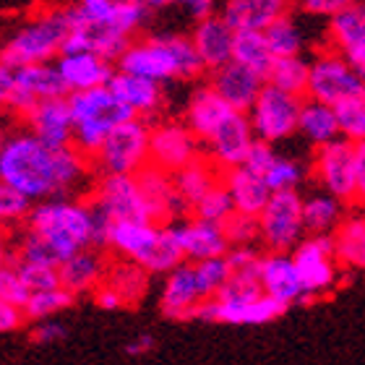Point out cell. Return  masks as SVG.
<instances>
[{
	"label": "cell",
	"mask_w": 365,
	"mask_h": 365,
	"mask_svg": "<svg viewBox=\"0 0 365 365\" xmlns=\"http://www.w3.org/2000/svg\"><path fill=\"white\" fill-rule=\"evenodd\" d=\"M91 160L76 146L50 149L29 128L11 130L0 141V180L31 204L73 198L91 182Z\"/></svg>",
	"instance_id": "6da1fadb"
},
{
	"label": "cell",
	"mask_w": 365,
	"mask_h": 365,
	"mask_svg": "<svg viewBox=\"0 0 365 365\" xmlns=\"http://www.w3.org/2000/svg\"><path fill=\"white\" fill-rule=\"evenodd\" d=\"M110 227L113 222L91 198H47L31 206L26 217V230L42 237L61 264L86 248H107Z\"/></svg>",
	"instance_id": "7a4b0ae2"
},
{
	"label": "cell",
	"mask_w": 365,
	"mask_h": 365,
	"mask_svg": "<svg viewBox=\"0 0 365 365\" xmlns=\"http://www.w3.org/2000/svg\"><path fill=\"white\" fill-rule=\"evenodd\" d=\"M118 71L149 78L162 86L170 81H193L206 73L204 63L190 42V34L178 31L133 39L118 61Z\"/></svg>",
	"instance_id": "3957f363"
},
{
	"label": "cell",
	"mask_w": 365,
	"mask_h": 365,
	"mask_svg": "<svg viewBox=\"0 0 365 365\" xmlns=\"http://www.w3.org/2000/svg\"><path fill=\"white\" fill-rule=\"evenodd\" d=\"M84 14L78 6L55 8L47 14L31 19L6 39L0 47V61L8 63L11 68L34 66V63H50L53 58H61L66 39L78 24H84Z\"/></svg>",
	"instance_id": "277c9868"
},
{
	"label": "cell",
	"mask_w": 365,
	"mask_h": 365,
	"mask_svg": "<svg viewBox=\"0 0 365 365\" xmlns=\"http://www.w3.org/2000/svg\"><path fill=\"white\" fill-rule=\"evenodd\" d=\"M287 313V305L269 297L261 289L259 277L232 274L220 295L196 308V321L206 324H230V327H264Z\"/></svg>",
	"instance_id": "5b68a950"
},
{
	"label": "cell",
	"mask_w": 365,
	"mask_h": 365,
	"mask_svg": "<svg viewBox=\"0 0 365 365\" xmlns=\"http://www.w3.org/2000/svg\"><path fill=\"white\" fill-rule=\"evenodd\" d=\"M107 248L149 274H170L185 261L173 227L157 222H113Z\"/></svg>",
	"instance_id": "8992f818"
},
{
	"label": "cell",
	"mask_w": 365,
	"mask_h": 365,
	"mask_svg": "<svg viewBox=\"0 0 365 365\" xmlns=\"http://www.w3.org/2000/svg\"><path fill=\"white\" fill-rule=\"evenodd\" d=\"M68 107L71 115H73V130H76L73 146L78 152H84L89 160L99 152L102 141L118 125L136 118L107 86L73 91V94H68Z\"/></svg>",
	"instance_id": "52a82bcc"
},
{
	"label": "cell",
	"mask_w": 365,
	"mask_h": 365,
	"mask_svg": "<svg viewBox=\"0 0 365 365\" xmlns=\"http://www.w3.org/2000/svg\"><path fill=\"white\" fill-rule=\"evenodd\" d=\"M152 165V125L144 118L123 123L91 157L99 175H138Z\"/></svg>",
	"instance_id": "ba28073f"
},
{
	"label": "cell",
	"mask_w": 365,
	"mask_h": 365,
	"mask_svg": "<svg viewBox=\"0 0 365 365\" xmlns=\"http://www.w3.org/2000/svg\"><path fill=\"white\" fill-rule=\"evenodd\" d=\"M358 97H365V81L358 71L334 47H319L311 55V78H308L305 99H316V102L336 107Z\"/></svg>",
	"instance_id": "9c48e42d"
},
{
	"label": "cell",
	"mask_w": 365,
	"mask_h": 365,
	"mask_svg": "<svg viewBox=\"0 0 365 365\" xmlns=\"http://www.w3.org/2000/svg\"><path fill=\"white\" fill-rule=\"evenodd\" d=\"M261 245L267 253H292L308 232L303 222V193L282 190L272 193L267 209L259 214Z\"/></svg>",
	"instance_id": "30bf717a"
},
{
	"label": "cell",
	"mask_w": 365,
	"mask_h": 365,
	"mask_svg": "<svg viewBox=\"0 0 365 365\" xmlns=\"http://www.w3.org/2000/svg\"><path fill=\"white\" fill-rule=\"evenodd\" d=\"M305 97H295L287 91L267 84L259 94L256 105L248 110L253 133L259 141L267 144H284L292 136H297V123H300V110H303Z\"/></svg>",
	"instance_id": "8fae6325"
},
{
	"label": "cell",
	"mask_w": 365,
	"mask_h": 365,
	"mask_svg": "<svg viewBox=\"0 0 365 365\" xmlns=\"http://www.w3.org/2000/svg\"><path fill=\"white\" fill-rule=\"evenodd\" d=\"M311 180L316 188L342 198L344 204H358V173H355V144L334 141L311 154Z\"/></svg>",
	"instance_id": "7c38bea8"
},
{
	"label": "cell",
	"mask_w": 365,
	"mask_h": 365,
	"mask_svg": "<svg viewBox=\"0 0 365 365\" xmlns=\"http://www.w3.org/2000/svg\"><path fill=\"white\" fill-rule=\"evenodd\" d=\"M295 267L303 279L308 300L331 292L339 282V259H336L334 237L331 235H305L295 251H292Z\"/></svg>",
	"instance_id": "4fadbf2b"
},
{
	"label": "cell",
	"mask_w": 365,
	"mask_h": 365,
	"mask_svg": "<svg viewBox=\"0 0 365 365\" xmlns=\"http://www.w3.org/2000/svg\"><path fill=\"white\" fill-rule=\"evenodd\" d=\"M91 201L110 222H154L152 206L136 175H102L94 182Z\"/></svg>",
	"instance_id": "5bb4252c"
},
{
	"label": "cell",
	"mask_w": 365,
	"mask_h": 365,
	"mask_svg": "<svg viewBox=\"0 0 365 365\" xmlns=\"http://www.w3.org/2000/svg\"><path fill=\"white\" fill-rule=\"evenodd\" d=\"M204 144L182 120H165L152 128V168L165 170L170 175L201 160Z\"/></svg>",
	"instance_id": "9a60e30c"
},
{
	"label": "cell",
	"mask_w": 365,
	"mask_h": 365,
	"mask_svg": "<svg viewBox=\"0 0 365 365\" xmlns=\"http://www.w3.org/2000/svg\"><path fill=\"white\" fill-rule=\"evenodd\" d=\"M63 97H68V89L63 84L58 68H55L53 63H34V66L16 68V86L8 107L26 118L39 102Z\"/></svg>",
	"instance_id": "2e32d148"
},
{
	"label": "cell",
	"mask_w": 365,
	"mask_h": 365,
	"mask_svg": "<svg viewBox=\"0 0 365 365\" xmlns=\"http://www.w3.org/2000/svg\"><path fill=\"white\" fill-rule=\"evenodd\" d=\"M253 141H256V133H253L251 118H248V113H237L235 110L204 144L206 160L217 165L222 173L240 168L248 152H251Z\"/></svg>",
	"instance_id": "e0dca14e"
},
{
	"label": "cell",
	"mask_w": 365,
	"mask_h": 365,
	"mask_svg": "<svg viewBox=\"0 0 365 365\" xmlns=\"http://www.w3.org/2000/svg\"><path fill=\"white\" fill-rule=\"evenodd\" d=\"M170 227L175 232V240L180 245L182 256L190 264L227 256L230 248H232L227 240V232H225V225H217V222H206L198 220V217H182V220L173 222Z\"/></svg>",
	"instance_id": "ac0fdd59"
},
{
	"label": "cell",
	"mask_w": 365,
	"mask_h": 365,
	"mask_svg": "<svg viewBox=\"0 0 365 365\" xmlns=\"http://www.w3.org/2000/svg\"><path fill=\"white\" fill-rule=\"evenodd\" d=\"M327 45L344 55V61L365 81V6H352L327 21Z\"/></svg>",
	"instance_id": "d6986e66"
},
{
	"label": "cell",
	"mask_w": 365,
	"mask_h": 365,
	"mask_svg": "<svg viewBox=\"0 0 365 365\" xmlns=\"http://www.w3.org/2000/svg\"><path fill=\"white\" fill-rule=\"evenodd\" d=\"M209 84L232 110L248 113L256 105V99L264 91V86H267V78L256 73V71H251L248 66H243V63L230 61L227 66L212 71Z\"/></svg>",
	"instance_id": "ffe728a7"
},
{
	"label": "cell",
	"mask_w": 365,
	"mask_h": 365,
	"mask_svg": "<svg viewBox=\"0 0 365 365\" xmlns=\"http://www.w3.org/2000/svg\"><path fill=\"white\" fill-rule=\"evenodd\" d=\"M206 297L201 292L196 277V264L182 261L180 267L165 274V287H162V313L173 321H190L196 316V308Z\"/></svg>",
	"instance_id": "44dd1931"
},
{
	"label": "cell",
	"mask_w": 365,
	"mask_h": 365,
	"mask_svg": "<svg viewBox=\"0 0 365 365\" xmlns=\"http://www.w3.org/2000/svg\"><path fill=\"white\" fill-rule=\"evenodd\" d=\"M26 128L50 149H68V146H73L76 130H73V115H71L68 97L39 102L26 115Z\"/></svg>",
	"instance_id": "7402d4cb"
},
{
	"label": "cell",
	"mask_w": 365,
	"mask_h": 365,
	"mask_svg": "<svg viewBox=\"0 0 365 365\" xmlns=\"http://www.w3.org/2000/svg\"><path fill=\"white\" fill-rule=\"evenodd\" d=\"M259 282H261V289L269 297L279 300L287 308L297 303H308V295H305L303 279L297 274L292 253H264Z\"/></svg>",
	"instance_id": "603a6c76"
},
{
	"label": "cell",
	"mask_w": 365,
	"mask_h": 365,
	"mask_svg": "<svg viewBox=\"0 0 365 365\" xmlns=\"http://www.w3.org/2000/svg\"><path fill=\"white\" fill-rule=\"evenodd\" d=\"M232 113L235 110L212 89V84H198L185 99L182 123L196 133L201 144H206L214 136V130L220 128Z\"/></svg>",
	"instance_id": "cb8c5ba5"
},
{
	"label": "cell",
	"mask_w": 365,
	"mask_h": 365,
	"mask_svg": "<svg viewBox=\"0 0 365 365\" xmlns=\"http://www.w3.org/2000/svg\"><path fill=\"white\" fill-rule=\"evenodd\" d=\"M292 11V0H225L220 16L235 34L267 31L277 19Z\"/></svg>",
	"instance_id": "d4e9b609"
},
{
	"label": "cell",
	"mask_w": 365,
	"mask_h": 365,
	"mask_svg": "<svg viewBox=\"0 0 365 365\" xmlns=\"http://www.w3.org/2000/svg\"><path fill=\"white\" fill-rule=\"evenodd\" d=\"M190 42L196 47L198 58L204 63L206 73L222 68L232 61V50H235V31L230 29L227 21L220 14L212 19L193 24L190 29Z\"/></svg>",
	"instance_id": "484cf974"
},
{
	"label": "cell",
	"mask_w": 365,
	"mask_h": 365,
	"mask_svg": "<svg viewBox=\"0 0 365 365\" xmlns=\"http://www.w3.org/2000/svg\"><path fill=\"white\" fill-rule=\"evenodd\" d=\"M107 89L113 91L115 97L120 99L136 118H152V115H157L165 107V89H162V84L133 76V73L115 71Z\"/></svg>",
	"instance_id": "4316f807"
},
{
	"label": "cell",
	"mask_w": 365,
	"mask_h": 365,
	"mask_svg": "<svg viewBox=\"0 0 365 365\" xmlns=\"http://www.w3.org/2000/svg\"><path fill=\"white\" fill-rule=\"evenodd\" d=\"M55 68L61 73L68 94L97 89V86H107L115 73V71L110 68V63L94 53H63L61 58H58V63H55Z\"/></svg>",
	"instance_id": "83f0119b"
},
{
	"label": "cell",
	"mask_w": 365,
	"mask_h": 365,
	"mask_svg": "<svg viewBox=\"0 0 365 365\" xmlns=\"http://www.w3.org/2000/svg\"><path fill=\"white\" fill-rule=\"evenodd\" d=\"M222 185H225L227 193L232 196L235 212L248 214V217H259V214L267 209L269 198H272V188L267 185L264 175L248 170L245 165L222 173Z\"/></svg>",
	"instance_id": "f1b7e54d"
},
{
	"label": "cell",
	"mask_w": 365,
	"mask_h": 365,
	"mask_svg": "<svg viewBox=\"0 0 365 365\" xmlns=\"http://www.w3.org/2000/svg\"><path fill=\"white\" fill-rule=\"evenodd\" d=\"M347 206L342 198L331 196L327 190L313 188L303 193V222L308 235H334L339 225L347 220Z\"/></svg>",
	"instance_id": "f546056e"
},
{
	"label": "cell",
	"mask_w": 365,
	"mask_h": 365,
	"mask_svg": "<svg viewBox=\"0 0 365 365\" xmlns=\"http://www.w3.org/2000/svg\"><path fill=\"white\" fill-rule=\"evenodd\" d=\"M58 272H61V287L68 289L71 295H81L102 284V279L107 277V264L99 248H86L63 261Z\"/></svg>",
	"instance_id": "4dcf8cb0"
},
{
	"label": "cell",
	"mask_w": 365,
	"mask_h": 365,
	"mask_svg": "<svg viewBox=\"0 0 365 365\" xmlns=\"http://www.w3.org/2000/svg\"><path fill=\"white\" fill-rule=\"evenodd\" d=\"M297 136L303 138L313 152L321 146L339 141L342 130H339L336 107L316 102V99H305L303 110H300V123H297Z\"/></svg>",
	"instance_id": "1f68e13d"
},
{
	"label": "cell",
	"mask_w": 365,
	"mask_h": 365,
	"mask_svg": "<svg viewBox=\"0 0 365 365\" xmlns=\"http://www.w3.org/2000/svg\"><path fill=\"white\" fill-rule=\"evenodd\" d=\"M173 180H175V190L180 193V198L188 204V209H193L209 190L222 182V170L201 157V160L190 162L188 168H182L180 173H175Z\"/></svg>",
	"instance_id": "d6a6232c"
},
{
	"label": "cell",
	"mask_w": 365,
	"mask_h": 365,
	"mask_svg": "<svg viewBox=\"0 0 365 365\" xmlns=\"http://www.w3.org/2000/svg\"><path fill=\"white\" fill-rule=\"evenodd\" d=\"M264 37H267L269 47H272L274 58H297V55H305L308 50V29L303 26L300 19L292 16L289 11L287 16H282L277 21L264 31Z\"/></svg>",
	"instance_id": "836d02e7"
},
{
	"label": "cell",
	"mask_w": 365,
	"mask_h": 365,
	"mask_svg": "<svg viewBox=\"0 0 365 365\" xmlns=\"http://www.w3.org/2000/svg\"><path fill=\"white\" fill-rule=\"evenodd\" d=\"M308 78H311V58L297 55V58H277L267 73V84L287 94H295V97H305Z\"/></svg>",
	"instance_id": "e575fe53"
},
{
	"label": "cell",
	"mask_w": 365,
	"mask_h": 365,
	"mask_svg": "<svg viewBox=\"0 0 365 365\" xmlns=\"http://www.w3.org/2000/svg\"><path fill=\"white\" fill-rule=\"evenodd\" d=\"M308 178H311V160H303L295 154H277L264 180L272 193H282V190H300Z\"/></svg>",
	"instance_id": "d590c367"
},
{
	"label": "cell",
	"mask_w": 365,
	"mask_h": 365,
	"mask_svg": "<svg viewBox=\"0 0 365 365\" xmlns=\"http://www.w3.org/2000/svg\"><path fill=\"white\" fill-rule=\"evenodd\" d=\"M232 61L243 63V66H248L251 71H256V73L267 78L269 68H272V63L277 58H274L264 31H240V34H235Z\"/></svg>",
	"instance_id": "8d00e7d4"
},
{
	"label": "cell",
	"mask_w": 365,
	"mask_h": 365,
	"mask_svg": "<svg viewBox=\"0 0 365 365\" xmlns=\"http://www.w3.org/2000/svg\"><path fill=\"white\" fill-rule=\"evenodd\" d=\"M105 279V284H110L123 297L125 305L138 303L146 295V287H149V272L141 269L138 264H130V261H123V264L113 267Z\"/></svg>",
	"instance_id": "74e56055"
},
{
	"label": "cell",
	"mask_w": 365,
	"mask_h": 365,
	"mask_svg": "<svg viewBox=\"0 0 365 365\" xmlns=\"http://www.w3.org/2000/svg\"><path fill=\"white\" fill-rule=\"evenodd\" d=\"M73 303V295L68 289H45V292H31L29 303L24 305V316L31 321H47L53 319L55 313L66 311Z\"/></svg>",
	"instance_id": "f35d334b"
},
{
	"label": "cell",
	"mask_w": 365,
	"mask_h": 365,
	"mask_svg": "<svg viewBox=\"0 0 365 365\" xmlns=\"http://www.w3.org/2000/svg\"><path fill=\"white\" fill-rule=\"evenodd\" d=\"M196 277L198 284H201V292H204L206 300L217 297L225 289L230 279H232V267H230L227 256H220V259H206L196 264Z\"/></svg>",
	"instance_id": "ab89813d"
},
{
	"label": "cell",
	"mask_w": 365,
	"mask_h": 365,
	"mask_svg": "<svg viewBox=\"0 0 365 365\" xmlns=\"http://www.w3.org/2000/svg\"><path fill=\"white\" fill-rule=\"evenodd\" d=\"M190 212H193V217H198V220L225 225V222L235 214V204H232V196L227 193V188L220 182V185L209 190V193H206V196L201 198Z\"/></svg>",
	"instance_id": "60d3db41"
},
{
	"label": "cell",
	"mask_w": 365,
	"mask_h": 365,
	"mask_svg": "<svg viewBox=\"0 0 365 365\" xmlns=\"http://www.w3.org/2000/svg\"><path fill=\"white\" fill-rule=\"evenodd\" d=\"M16 264H39V267H61L58 256L53 253V248L37 237L34 232L24 230L21 237L16 240Z\"/></svg>",
	"instance_id": "b9f144b4"
},
{
	"label": "cell",
	"mask_w": 365,
	"mask_h": 365,
	"mask_svg": "<svg viewBox=\"0 0 365 365\" xmlns=\"http://www.w3.org/2000/svg\"><path fill=\"white\" fill-rule=\"evenodd\" d=\"M336 118H339V130L342 138L350 144H363L365 141V97L347 99L336 105Z\"/></svg>",
	"instance_id": "7bdbcfd3"
},
{
	"label": "cell",
	"mask_w": 365,
	"mask_h": 365,
	"mask_svg": "<svg viewBox=\"0 0 365 365\" xmlns=\"http://www.w3.org/2000/svg\"><path fill=\"white\" fill-rule=\"evenodd\" d=\"M225 232L232 248H251V245L261 243V227L259 217H248V214L235 212L225 222Z\"/></svg>",
	"instance_id": "ee69618b"
},
{
	"label": "cell",
	"mask_w": 365,
	"mask_h": 365,
	"mask_svg": "<svg viewBox=\"0 0 365 365\" xmlns=\"http://www.w3.org/2000/svg\"><path fill=\"white\" fill-rule=\"evenodd\" d=\"M31 201L24 198L19 190H14L11 185L0 180V227H8V225H16L29 217L31 212Z\"/></svg>",
	"instance_id": "f6af8a7d"
},
{
	"label": "cell",
	"mask_w": 365,
	"mask_h": 365,
	"mask_svg": "<svg viewBox=\"0 0 365 365\" xmlns=\"http://www.w3.org/2000/svg\"><path fill=\"white\" fill-rule=\"evenodd\" d=\"M0 297L8 300L11 305H16V308H21V311H24V305L29 303L31 289L26 287V282L21 279L16 264H8V267L0 269Z\"/></svg>",
	"instance_id": "bcb514c9"
},
{
	"label": "cell",
	"mask_w": 365,
	"mask_h": 365,
	"mask_svg": "<svg viewBox=\"0 0 365 365\" xmlns=\"http://www.w3.org/2000/svg\"><path fill=\"white\" fill-rule=\"evenodd\" d=\"M16 264V261H14ZM21 279L26 282V287L31 292H45V289H58L61 287V272L58 267H39V264H16Z\"/></svg>",
	"instance_id": "7dc6e473"
},
{
	"label": "cell",
	"mask_w": 365,
	"mask_h": 365,
	"mask_svg": "<svg viewBox=\"0 0 365 365\" xmlns=\"http://www.w3.org/2000/svg\"><path fill=\"white\" fill-rule=\"evenodd\" d=\"M76 6L86 21L99 26H113L118 14V0H76Z\"/></svg>",
	"instance_id": "c3c4849f"
},
{
	"label": "cell",
	"mask_w": 365,
	"mask_h": 365,
	"mask_svg": "<svg viewBox=\"0 0 365 365\" xmlns=\"http://www.w3.org/2000/svg\"><path fill=\"white\" fill-rule=\"evenodd\" d=\"M261 259L264 253L256 248H230L227 261L232 267V274H243V277H261Z\"/></svg>",
	"instance_id": "681fc988"
},
{
	"label": "cell",
	"mask_w": 365,
	"mask_h": 365,
	"mask_svg": "<svg viewBox=\"0 0 365 365\" xmlns=\"http://www.w3.org/2000/svg\"><path fill=\"white\" fill-rule=\"evenodd\" d=\"M352 6H360V0H303L300 3L303 14L313 16V19H327V21Z\"/></svg>",
	"instance_id": "f907efd6"
},
{
	"label": "cell",
	"mask_w": 365,
	"mask_h": 365,
	"mask_svg": "<svg viewBox=\"0 0 365 365\" xmlns=\"http://www.w3.org/2000/svg\"><path fill=\"white\" fill-rule=\"evenodd\" d=\"M277 146L274 144H267V141H253L251 152H248V157H245V168L253 170V173H259V175H267V170L272 168V162L277 160Z\"/></svg>",
	"instance_id": "816d5d0a"
},
{
	"label": "cell",
	"mask_w": 365,
	"mask_h": 365,
	"mask_svg": "<svg viewBox=\"0 0 365 365\" xmlns=\"http://www.w3.org/2000/svg\"><path fill=\"white\" fill-rule=\"evenodd\" d=\"M173 6H175L182 16H188L193 24L217 16V0H173Z\"/></svg>",
	"instance_id": "f5cc1de1"
},
{
	"label": "cell",
	"mask_w": 365,
	"mask_h": 365,
	"mask_svg": "<svg viewBox=\"0 0 365 365\" xmlns=\"http://www.w3.org/2000/svg\"><path fill=\"white\" fill-rule=\"evenodd\" d=\"M66 336V327L58 324V321H39L34 331H31V339L39 344H50V342H61Z\"/></svg>",
	"instance_id": "db71d44e"
},
{
	"label": "cell",
	"mask_w": 365,
	"mask_h": 365,
	"mask_svg": "<svg viewBox=\"0 0 365 365\" xmlns=\"http://www.w3.org/2000/svg\"><path fill=\"white\" fill-rule=\"evenodd\" d=\"M24 311L21 308H16V305H11L8 300H3L0 297V334H8V331H16V329L24 324Z\"/></svg>",
	"instance_id": "11a10c76"
},
{
	"label": "cell",
	"mask_w": 365,
	"mask_h": 365,
	"mask_svg": "<svg viewBox=\"0 0 365 365\" xmlns=\"http://www.w3.org/2000/svg\"><path fill=\"white\" fill-rule=\"evenodd\" d=\"M14 86H16V68H11L8 63L0 61V110L8 107L11 94H14Z\"/></svg>",
	"instance_id": "9f6ffc18"
},
{
	"label": "cell",
	"mask_w": 365,
	"mask_h": 365,
	"mask_svg": "<svg viewBox=\"0 0 365 365\" xmlns=\"http://www.w3.org/2000/svg\"><path fill=\"white\" fill-rule=\"evenodd\" d=\"M94 300H97L99 308H105V311H118L123 303V297L115 292L110 284H102V287H97V292H94Z\"/></svg>",
	"instance_id": "6f0895ef"
},
{
	"label": "cell",
	"mask_w": 365,
	"mask_h": 365,
	"mask_svg": "<svg viewBox=\"0 0 365 365\" xmlns=\"http://www.w3.org/2000/svg\"><path fill=\"white\" fill-rule=\"evenodd\" d=\"M355 173H358V204H365V141L355 144Z\"/></svg>",
	"instance_id": "680465c9"
},
{
	"label": "cell",
	"mask_w": 365,
	"mask_h": 365,
	"mask_svg": "<svg viewBox=\"0 0 365 365\" xmlns=\"http://www.w3.org/2000/svg\"><path fill=\"white\" fill-rule=\"evenodd\" d=\"M14 256H16V248L11 235H8V227H0V269L14 264Z\"/></svg>",
	"instance_id": "91938a15"
},
{
	"label": "cell",
	"mask_w": 365,
	"mask_h": 365,
	"mask_svg": "<svg viewBox=\"0 0 365 365\" xmlns=\"http://www.w3.org/2000/svg\"><path fill=\"white\" fill-rule=\"evenodd\" d=\"M152 350H154V336H149V334H141V336H136L133 342L125 344V352L133 355V358H141V355H146V352H152Z\"/></svg>",
	"instance_id": "94428289"
},
{
	"label": "cell",
	"mask_w": 365,
	"mask_h": 365,
	"mask_svg": "<svg viewBox=\"0 0 365 365\" xmlns=\"http://www.w3.org/2000/svg\"><path fill=\"white\" fill-rule=\"evenodd\" d=\"M350 269H363L365 272V237H363V243H360L358 253H355V261H352Z\"/></svg>",
	"instance_id": "6125c7cd"
},
{
	"label": "cell",
	"mask_w": 365,
	"mask_h": 365,
	"mask_svg": "<svg viewBox=\"0 0 365 365\" xmlns=\"http://www.w3.org/2000/svg\"><path fill=\"white\" fill-rule=\"evenodd\" d=\"M141 6H146L149 11H157V8H165V6H173V0H138Z\"/></svg>",
	"instance_id": "be15d7a7"
},
{
	"label": "cell",
	"mask_w": 365,
	"mask_h": 365,
	"mask_svg": "<svg viewBox=\"0 0 365 365\" xmlns=\"http://www.w3.org/2000/svg\"><path fill=\"white\" fill-rule=\"evenodd\" d=\"M292 3H303V0H292Z\"/></svg>",
	"instance_id": "e7e4bbea"
},
{
	"label": "cell",
	"mask_w": 365,
	"mask_h": 365,
	"mask_svg": "<svg viewBox=\"0 0 365 365\" xmlns=\"http://www.w3.org/2000/svg\"><path fill=\"white\" fill-rule=\"evenodd\" d=\"M0 141H3V130H0Z\"/></svg>",
	"instance_id": "03108f58"
}]
</instances>
